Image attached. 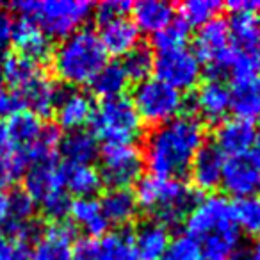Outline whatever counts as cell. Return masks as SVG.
Here are the masks:
<instances>
[{
    "label": "cell",
    "mask_w": 260,
    "mask_h": 260,
    "mask_svg": "<svg viewBox=\"0 0 260 260\" xmlns=\"http://www.w3.org/2000/svg\"><path fill=\"white\" fill-rule=\"evenodd\" d=\"M205 145V128L196 114L177 118L153 126L145 139V159L152 175L180 178L189 171L198 150Z\"/></svg>",
    "instance_id": "6da1fadb"
},
{
    "label": "cell",
    "mask_w": 260,
    "mask_h": 260,
    "mask_svg": "<svg viewBox=\"0 0 260 260\" xmlns=\"http://www.w3.org/2000/svg\"><path fill=\"white\" fill-rule=\"evenodd\" d=\"M185 230L205 260H232L241 242L234 203L224 196L210 194L198 200L185 217Z\"/></svg>",
    "instance_id": "7a4b0ae2"
},
{
    "label": "cell",
    "mask_w": 260,
    "mask_h": 260,
    "mask_svg": "<svg viewBox=\"0 0 260 260\" xmlns=\"http://www.w3.org/2000/svg\"><path fill=\"white\" fill-rule=\"evenodd\" d=\"M52 70L72 87L89 84L107 62V52L93 29H79L62 38L52 52Z\"/></svg>",
    "instance_id": "3957f363"
},
{
    "label": "cell",
    "mask_w": 260,
    "mask_h": 260,
    "mask_svg": "<svg viewBox=\"0 0 260 260\" xmlns=\"http://www.w3.org/2000/svg\"><path fill=\"white\" fill-rule=\"evenodd\" d=\"M134 194L139 209L153 214L155 221L162 223L164 226H173L185 219L198 202L194 189L180 178H166L157 175L139 178Z\"/></svg>",
    "instance_id": "277c9868"
},
{
    "label": "cell",
    "mask_w": 260,
    "mask_h": 260,
    "mask_svg": "<svg viewBox=\"0 0 260 260\" xmlns=\"http://www.w3.org/2000/svg\"><path fill=\"white\" fill-rule=\"evenodd\" d=\"M13 9L20 18H29L48 38H66L82 29L94 6L87 0H18Z\"/></svg>",
    "instance_id": "5b68a950"
},
{
    "label": "cell",
    "mask_w": 260,
    "mask_h": 260,
    "mask_svg": "<svg viewBox=\"0 0 260 260\" xmlns=\"http://www.w3.org/2000/svg\"><path fill=\"white\" fill-rule=\"evenodd\" d=\"M23 191L43 210L45 216L50 217L52 223L62 221V217L70 214L72 202L62 182L61 164L55 159L32 164L23 175Z\"/></svg>",
    "instance_id": "8992f818"
},
{
    "label": "cell",
    "mask_w": 260,
    "mask_h": 260,
    "mask_svg": "<svg viewBox=\"0 0 260 260\" xmlns=\"http://www.w3.org/2000/svg\"><path fill=\"white\" fill-rule=\"evenodd\" d=\"M91 125L94 138L104 139L107 145L134 143L143 128V121L136 112L132 100L125 94L102 100L94 107Z\"/></svg>",
    "instance_id": "52a82bcc"
},
{
    "label": "cell",
    "mask_w": 260,
    "mask_h": 260,
    "mask_svg": "<svg viewBox=\"0 0 260 260\" xmlns=\"http://www.w3.org/2000/svg\"><path fill=\"white\" fill-rule=\"evenodd\" d=\"M130 100L141 121L145 119L155 126L177 118L185 104L180 91L155 77H148L136 84Z\"/></svg>",
    "instance_id": "ba28073f"
},
{
    "label": "cell",
    "mask_w": 260,
    "mask_h": 260,
    "mask_svg": "<svg viewBox=\"0 0 260 260\" xmlns=\"http://www.w3.org/2000/svg\"><path fill=\"white\" fill-rule=\"evenodd\" d=\"M196 57L209 68L214 79H219L223 73L230 72L234 48H232L228 22L223 18H214L198 29L194 36Z\"/></svg>",
    "instance_id": "9c48e42d"
},
{
    "label": "cell",
    "mask_w": 260,
    "mask_h": 260,
    "mask_svg": "<svg viewBox=\"0 0 260 260\" xmlns=\"http://www.w3.org/2000/svg\"><path fill=\"white\" fill-rule=\"evenodd\" d=\"M100 175L102 180L111 187L128 189L132 184H138L143 175V152L134 145H105L100 153Z\"/></svg>",
    "instance_id": "30bf717a"
},
{
    "label": "cell",
    "mask_w": 260,
    "mask_h": 260,
    "mask_svg": "<svg viewBox=\"0 0 260 260\" xmlns=\"http://www.w3.org/2000/svg\"><path fill=\"white\" fill-rule=\"evenodd\" d=\"M153 73L155 79L162 80L177 91L191 89L200 82L202 62L187 47L157 52L153 55Z\"/></svg>",
    "instance_id": "8fae6325"
},
{
    "label": "cell",
    "mask_w": 260,
    "mask_h": 260,
    "mask_svg": "<svg viewBox=\"0 0 260 260\" xmlns=\"http://www.w3.org/2000/svg\"><path fill=\"white\" fill-rule=\"evenodd\" d=\"M232 20L228 23L234 54L241 59L260 62V20L253 8L255 2H230Z\"/></svg>",
    "instance_id": "7c38bea8"
},
{
    "label": "cell",
    "mask_w": 260,
    "mask_h": 260,
    "mask_svg": "<svg viewBox=\"0 0 260 260\" xmlns=\"http://www.w3.org/2000/svg\"><path fill=\"white\" fill-rule=\"evenodd\" d=\"M221 185L235 198L255 196L260 191V162L253 153L232 155L224 160Z\"/></svg>",
    "instance_id": "4fadbf2b"
},
{
    "label": "cell",
    "mask_w": 260,
    "mask_h": 260,
    "mask_svg": "<svg viewBox=\"0 0 260 260\" xmlns=\"http://www.w3.org/2000/svg\"><path fill=\"white\" fill-rule=\"evenodd\" d=\"M75 255V228L64 221L50 223L36 237L30 248V260H73Z\"/></svg>",
    "instance_id": "5bb4252c"
},
{
    "label": "cell",
    "mask_w": 260,
    "mask_h": 260,
    "mask_svg": "<svg viewBox=\"0 0 260 260\" xmlns=\"http://www.w3.org/2000/svg\"><path fill=\"white\" fill-rule=\"evenodd\" d=\"M11 45L16 48V54L41 64L54 52L50 38L45 34L38 23L29 18H18L13 22Z\"/></svg>",
    "instance_id": "9a60e30c"
},
{
    "label": "cell",
    "mask_w": 260,
    "mask_h": 260,
    "mask_svg": "<svg viewBox=\"0 0 260 260\" xmlns=\"http://www.w3.org/2000/svg\"><path fill=\"white\" fill-rule=\"evenodd\" d=\"M93 98L79 87H70V89L61 91L54 114L62 128L73 132V130H80L86 123H89L93 118Z\"/></svg>",
    "instance_id": "2e32d148"
},
{
    "label": "cell",
    "mask_w": 260,
    "mask_h": 260,
    "mask_svg": "<svg viewBox=\"0 0 260 260\" xmlns=\"http://www.w3.org/2000/svg\"><path fill=\"white\" fill-rule=\"evenodd\" d=\"M214 139H216L214 145L224 155H241V153H248L255 146L256 130L253 121L242 118H230L219 121Z\"/></svg>",
    "instance_id": "e0dca14e"
},
{
    "label": "cell",
    "mask_w": 260,
    "mask_h": 260,
    "mask_svg": "<svg viewBox=\"0 0 260 260\" xmlns=\"http://www.w3.org/2000/svg\"><path fill=\"white\" fill-rule=\"evenodd\" d=\"M194 111L207 121H223L230 111V89L221 79L210 77L198 86L191 100Z\"/></svg>",
    "instance_id": "ac0fdd59"
},
{
    "label": "cell",
    "mask_w": 260,
    "mask_h": 260,
    "mask_svg": "<svg viewBox=\"0 0 260 260\" xmlns=\"http://www.w3.org/2000/svg\"><path fill=\"white\" fill-rule=\"evenodd\" d=\"M43 128L45 123L40 116L32 114L30 111H25V109L16 112L4 123L6 148L18 150V152H23L29 157L30 148L36 145Z\"/></svg>",
    "instance_id": "d6986e66"
},
{
    "label": "cell",
    "mask_w": 260,
    "mask_h": 260,
    "mask_svg": "<svg viewBox=\"0 0 260 260\" xmlns=\"http://www.w3.org/2000/svg\"><path fill=\"white\" fill-rule=\"evenodd\" d=\"M107 55H126L139 45V29L126 15L100 22L98 32Z\"/></svg>",
    "instance_id": "ffe728a7"
},
{
    "label": "cell",
    "mask_w": 260,
    "mask_h": 260,
    "mask_svg": "<svg viewBox=\"0 0 260 260\" xmlns=\"http://www.w3.org/2000/svg\"><path fill=\"white\" fill-rule=\"evenodd\" d=\"M224 160H226L224 153L214 143H205L198 150L191 166H189L192 184L198 189H202V191H212V189H216L221 184Z\"/></svg>",
    "instance_id": "44dd1931"
},
{
    "label": "cell",
    "mask_w": 260,
    "mask_h": 260,
    "mask_svg": "<svg viewBox=\"0 0 260 260\" xmlns=\"http://www.w3.org/2000/svg\"><path fill=\"white\" fill-rule=\"evenodd\" d=\"M230 109L235 118L253 121L260 116V72L232 79Z\"/></svg>",
    "instance_id": "7402d4cb"
},
{
    "label": "cell",
    "mask_w": 260,
    "mask_h": 260,
    "mask_svg": "<svg viewBox=\"0 0 260 260\" xmlns=\"http://www.w3.org/2000/svg\"><path fill=\"white\" fill-rule=\"evenodd\" d=\"M61 91V87L43 73L27 86L20 87L18 93L22 96L23 109L41 118V116H48L55 111Z\"/></svg>",
    "instance_id": "603a6c76"
},
{
    "label": "cell",
    "mask_w": 260,
    "mask_h": 260,
    "mask_svg": "<svg viewBox=\"0 0 260 260\" xmlns=\"http://www.w3.org/2000/svg\"><path fill=\"white\" fill-rule=\"evenodd\" d=\"M134 248L139 260H160L170 246V230L162 223L152 219L138 224L132 234Z\"/></svg>",
    "instance_id": "cb8c5ba5"
},
{
    "label": "cell",
    "mask_w": 260,
    "mask_h": 260,
    "mask_svg": "<svg viewBox=\"0 0 260 260\" xmlns=\"http://www.w3.org/2000/svg\"><path fill=\"white\" fill-rule=\"evenodd\" d=\"M100 205L107 223L114 226H126L139 214L136 194L125 187H111L104 194Z\"/></svg>",
    "instance_id": "d4e9b609"
},
{
    "label": "cell",
    "mask_w": 260,
    "mask_h": 260,
    "mask_svg": "<svg viewBox=\"0 0 260 260\" xmlns=\"http://www.w3.org/2000/svg\"><path fill=\"white\" fill-rule=\"evenodd\" d=\"M132 9V22L136 27L145 32H159L160 29L175 20V9L170 2L164 0H139L130 6Z\"/></svg>",
    "instance_id": "484cf974"
},
{
    "label": "cell",
    "mask_w": 260,
    "mask_h": 260,
    "mask_svg": "<svg viewBox=\"0 0 260 260\" xmlns=\"http://www.w3.org/2000/svg\"><path fill=\"white\" fill-rule=\"evenodd\" d=\"M66 192L77 198H93L104 185L102 175L91 164H61Z\"/></svg>",
    "instance_id": "4316f807"
},
{
    "label": "cell",
    "mask_w": 260,
    "mask_h": 260,
    "mask_svg": "<svg viewBox=\"0 0 260 260\" xmlns=\"http://www.w3.org/2000/svg\"><path fill=\"white\" fill-rule=\"evenodd\" d=\"M59 152L64 157L66 164H91L100 155V146L93 132L80 128L61 138Z\"/></svg>",
    "instance_id": "83f0119b"
},
{
    "label": "cell",
    "mask_w": 260,
    "mask_h": 260,
    "mask_svg": "<svg viewBox=\"0 0 260 260\" xmlns=\"http://www.w3.org/2000/svg\"><path fill=\"white\" fill-rule=\"evenodd\" d=\"M70 216L73 223L91 237H102L107 234V228L111 226L96 198H77L75 202H72Z\"/></svg>",
    "instance_id": "f1b7e54d"
},
{
    "label": "cell",
    "mask_w": 260,
    "mask_h": 260,
    "mask_svg": "<svg viewBox=\"0 0 260 260\" xmlns=\"http://www.w3.org/2000/svg\"><path fill=\"white\" fill-rule=\"evenodd\" d=\"M94 260H139L132 234L125 230L107 232L100 239H93Z\"/></svg>",
    "instance_id": "f546056e"
},
{
    "label": "cell",
    "mask_w": 260,
    "mask_h": 260,
    "mask_svg": "<svg viewBox=\"0 0 260 260\" xmlns=\"http://www.w3.org/2000/svg\"><path fill=\"white\" fill-rule=\"evenodd\" d=\"M0 70H2V79H4V86L13 87L18 91L20 87L27 86L29 82H32L34 79H38L40 75H43L41 64L30 61V59L23 57L20 54H8L0 59Z\"/></svg>",
    "instance_id": "4dcf8cb0"
},
{
    "label": "cell",
    "mask_w": 260,
    "mask_h": 260,
    "mask_svg": "<svg viewBox=\"0 0 260 260\" xmlns=\"http://www.w3.org/2000/svg\"><path fill=\"white\" fill-rule=\"evenodd\" d=\"M128 77H126L123 64L118 61L105 62L100 68V72L93 77L91 80V89L102 98H116L121 96L125 93V89L128 87Z\"/></svg>",
    "instance_id": "1f68e13d"
},
{
    "label": "cell",
    "mask_w": 260,
    "mask_h": 260,
    "mask_svg": "<svg viewBox=\"0 0 260 260\" xmlns=\"http://www.w3.org/2000/svg\"><path fill=\"white\" fill-rule=\"evenodd\" d=\"M223 4L217 0H187L180 4V20L185 25L202 27L207 22L217 18V13L221 11Z\"/></svg>",
    "instance_id": "d6a6232c"
},
{
    "label": "cell",
    "mask_w": 260,
    "mask_h": 260,
    "mask_svg": "<svg viewBox=\"0 0 260 260\" xmlns=\"http://www.w3.org/2000/svg\"><path fill=\"white\" fill-rule=\"evenodd\" d=\"M30 168L29 157L18 150L6 148L0 153V189L9 187L18 178H22Z\"/></svg>",
    "instance_id": "836d02e7"
},
{
    "label": "cell",
    "mask_w": 260,
    "mask_h": 260,
    "mask_svg": "<svg viewBox=\"0 0 260 260\" xmlns=\"http://www.w3.org/2000/svg\"><path fill=\"white\" fill-rule=\"evenodd\" d=\"M121 64L128 79L141 82L148 79L150 73L153 72V52L145 45H138L126 55H123Z\"/></svg>",
    "instance_id": "e575fe53"
},
{
    "label": "cell",
    "mask_w": 260,
    "mask_h": 260,
    "mask_svg": "<svg viewBox=\"0 0 260 260\" xmlns=\"http://www.w3.org/2000/svg\"><path fill=\"white\" fill-rule=\"evenodd\" d=\"M189 40V25H185L182 20H173L168 23L164 29L153 34L152 45L155 47L157 52H166V50H177V48H184Z\"/></svg>",
    "instance_id": "d590c367"
},
{
    "label": "cell",
    "mask_w": 260,
    "mask_h": 260,
    "mask_svg": "<svg viewBox=\"0 0 260 260\" xmlns=\"http://www.w3.org/2000/svg\"><path fill=\"white\" fill-rule=\"evenodd\" d=\"M234 216L239 228L246 232H260V198H239L234 203Z\"/></svg>",
    "instance_id": "8d00e7d4"
},
{
    "label": "cell",
    "mask_w": 260,
    "mask_h": 260,
    "mask_svg": "<svg viewBox=\"0 0 260 260\" xmlns=\"http://www.w3.org/2000/svg\"><path fill=\"white\" fill-rule=\"evenodd\" d=\"M36 209V203L32 202V198L23 189L22 191H15L9 194L8 221H11V223H30V221H34Z\"/></svg>",
    "instance_id": "74e56055"
},
{
    "label": "cell",
    "mask_w": 260,
    "mask_h": 260,
    "mask_svg": "<svg viewBox=\"0 0 260 260\" xmlns=\"http://www.w3.org/2000/svg\"><path fill=\"white\" fill-rule=\"evenodd\" d=\"M160 260H205L200 246L187 235L177 237L170 242Z\"/></svg>",
    "instance_id": "f35d334b"
},
{
    "label": "cell",
    "mask_w": 260,
    "mask_h": 260,
    "mask_svg": "<svg viewBox=\"0 0 260 260\" xmlns=\"http://www.w3.org/2000/svg\"><path fill=\"white\" fill-rule=\"evenodd\" d=\"M0 260H30V244L0 230Z\"/></svg>",
    "instance_id": "ab89813d"
},
{
    "label": "cell",
    "mask_w": 260,
    "mask_h": 260,
    "mask_svg": "<svg viewBox=\"0 0 260 260\" xmlns=\"http://www.w3.org/2000/svg\"><path fill=\"white\" fill-rule=\"evenodd\" d=\"M20 111H23V102L18 91L8 86L0 87V118L8 119Z\"/></svg>",
    "instance_id": "60d3db41"
},
{
    "label": "cell",
    "mask_w": 260,
    "mask_h": 260,
    "mask_svg": "<svg viewBox=\"0 0 260 260\" xmlns=\"http://www.w3.org/2000/svg\"><path fill=\"white\" fill-rule=\"evenodd\" d=\"M130 6L132 4H128V2H125V0H105V2H102V4L96 6L98 22H105V20L126 15Z\"/></svg>",
    "instance_id": "b9f144b4"
},
{
    "label": "cell",
    "mask_w": 260,
    "mask_h": 260,
    "mask_svg": "<svg viewBox=\"0 0 260 260\" xmlns=\"http://www.w3.org/2000/svg\"><path fill=\"white\" fill-rule=\"evenodd\" d=\"M11 32H13V18L9 15L8 8L0 4V59L6 55V50L11 45Z\"/></svg>",
    "instance_id": "7bdbcfd3"
},
{
    "label": "cell",
    "mask_w": 260,
    "mask_h": 260,
    "mask_svg": "<svg viewBox=\"0 0 260 260\" xmlns=\"http://www.w3.org/2000/svg\"><path fill=\"white\" fill-rule=\"evenodd\" d=\"M73 260H94L93 239H86V241H82V242H79V244H77Z\"/></svg>",
    "instance_id": "ee69618b"
},
{
    "label": "cell",
    "mask_w": 260,
    "mask_h": 260,
    "mask_svg": "<svg viewBox=\"0 0 260 260\" xmlns=\"http://www.w3.org/2000/svg\"><path fill=\"white\" fill-rule=\"evenodd\" d=\"M8 214H9V194L0 189V226H4V223L8 221Z\"/></svg>",
    "instance_id": "f6af8a7d"
},
{
    "label": "cell",
    "mask_w": 260,
    "mask_h": 260,
    "mask_svg": "<svg viewBox=\"0 0 260 260\" xmlns=\"http://www.w3.org/2000/svg\"><path fill=\"white\" fill-rule=\"evenodd\" d=\"M248 260H260V242H256L255 246H253L251 253H249V258Z\"/></svg>",
    "instance_id": "bcb514c9"
},
{
    "label": "cell",
    "mask_w": 260,
    "mask_h": 260,
    "mask_svg": "<svg viewBox=\"0 0 260 260\" xmlns=\"http://www.w3.org/2000/svg\"><path fill=\"white\" fill-rule=\"evenodd\" d=\"M6 150V134H4V125L0 123V153Z\"/></svg>",
    "instance_id": "7dc6e473"
},
{
    "label": "cell",
    "mask_w": 260,
    "mask_h": 260,
    "mask_svg": "<svg viewBox=\"0 0 260 260\" xmlns=\"http://www.w3.org/2000/svg\"><path fill=\"white\" fill-rule=\"evenodd\" d=\"M253 155L256 157V160L260 162V134H256V139H255V153Z\"/></svg>",
    "instance_id": "c3c4849f"
},
{
    "label": "cell",
    "mask_w": 260,
    "mask_h": 260,
    "mask_svg": "<svg viewBox=\"0 0 260 260\" xmlns=\"http://www.w3.org/2000/svg\"><path fill=\"white\" fill-rule=\"evenodd\" d=\"M253 11H255V15L258 16V20H260V2H255V8H253Z\"/></svg>",
    "instance_id": "681fc988"
}]
</instances>
